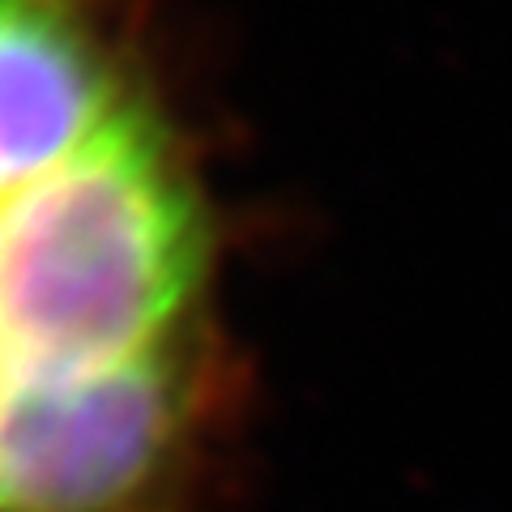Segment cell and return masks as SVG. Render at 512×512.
Wrapping results in <instances>:
<instances>
[{
  "label": "cell",
  "mask_w": 512,
  "mask_h": 512,
  "mask_svg": "<svg viewBox=\"0 0 512 512\" xmlns=\"http://www.w3.org/2000/svg\"><path fill=\"white\" fill-rule=\"evenodd\" d=\"M205 214L150 107L0 197V389L192 363Z\"/></svg>",
  "instance_id": "obj_1"
},
{
  "label": "cell",
  "mask_w": 512,
  "mask_h": 512,
  "mask_svg": "<svg viewBox=\"0 0 512 512\" xmlns=\"http://www.w3.org/2000/svg\"><path fill=\"white\" fill-rule=\"evenodd\" d=\"M141 107L73 0H0V197L69 167Z\"/></svg>",
  "instance_id": "obj_2"
}]
</instances>
